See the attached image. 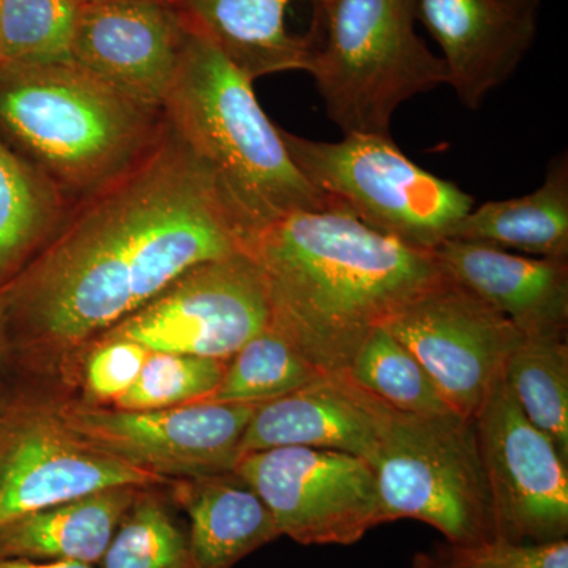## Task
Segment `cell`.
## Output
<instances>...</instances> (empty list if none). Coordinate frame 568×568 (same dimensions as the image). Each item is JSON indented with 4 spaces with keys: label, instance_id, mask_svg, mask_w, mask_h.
Listing matches in <instances>:
<instances>
[{
    "label": "cell",
    "instance_id": "obj_23",
    "mask_svg": "<svg viewBox=\"0 0 568 568\" xmlns=\"http://www.w3.org/2000/svg\"><path fill=\"white\" fill-rule=\"evenodd\" d=\"M504 379L525 416L568 463L567 338L523 335L504 365Z\"/></svg>",
    "mask_w": 568,
    "mask_h": 568
},
{
    "label": "cell",
    "instance_id": "obj_1",
    "mask_svg": "<svg viewBox=\"0 0 568 568\" xmlns=\"http://www.w3.org/2000/svg\"><path fill=\"white\" fill-rule=\"evenodd\" d=\"M166 121V119H164ZM245 252L211 171L166 122L144 159L73 204L58 233L3 287L13 376L73 387L82 353L183 272Z\"/></svg>",
    "mask_w": 568,
    "mask_h": 568
},
{
    "label": "cell",
    "instance_id": "obj_30",
    "mask_svg": "<svg viewBox=\"0 0 568 568\" xmlns=\"http://www.w3.org/2000/svg\"><path fill=\"white\" fill-rule=\"evenodd\" d=\"M151 351L130 339H100L82 353L73 387L81 388L78 402L112 406L140 376Z\"/></svg>",
    "mask_w": 568,
    "mask_h": 568
},
{
    "label": "cell",
    "instance_id": "obj_5",
    "mask_svg": "<svg viewBox=\"0 0 568 568\" xmlns=\"http://www.w3.org/2000/svg\"><path fill=\"white\" fill-rule=\"evenodd\" d=\"M306 71L343 133L390 136L396 110L446 84L416 32V0H316Z\"/></svg>",
    "mask_w": 568,
    "mask_h": 568
},
{
    "label": "cell",
    "instance_id": "obj_32",
    "mask_svg": "<svg viewBox=\"0 0 568 568\" xmlns=\"http://www.w3.org/2000/svg\"><path fill=\"white\" fill-rule=\"evenodd\" d=\"M0 568H97L91 564L74 560H36L22 558H0Z\"/></svg>",
    "mask_w": 568,
    "mask_h": 568
},
{
    "label": "cell",
    "instance_id": "obj_3",
    "mask_svg": "<svg viewBox=\"0 0 568 568\" xmlns=\"http://www.w3.org/2000/svg\"><path fill=\"white\" fill-rule=\"evenodd\" d=\"M162 111L211 171L245 248L291 213L343 209L295 166L280 126L254 95L253 81L190 29Z\"/></svg>",
    "mask_w": 568,
    "mask_h": 568
},
{
    "label": "cell",
    "instance_id": "obj_26",
    "mask_svg": "<svg viewBox=\"0 0 568 568\" xmlns=\"http://www.w3.org/2000/svg\"><path fill=\"white\" fill-rule=\"evenodd\" d=\"M346 369L358 386L396 410L454 413L420 362L386 325L372 332Z\"/></svg>",
    "mask_w": 568,
    "mask_h": 568
},
{
    "label": "cell",
    "instance_id": "obj_27",
    "mask_svg": "<svg viewBox=\"0 0 568 568\" xmlns=\"http://www.w3.org/2000/svg\"><path fill=\"white\" fill-rule=\"evenodd\" d=\"M81 0H0V71L69 62Z\"/></svg>",
    "mask_w": 568,
    "mask_h": 568
},
{
    "label": "cell",
    "instance_id": "obj_31",
    "mask_svg": "<svg viewBox=\"0 0 568 568\" xmlns=\"http://www.w3.org/2000/svg\"><path fill=\"white\" fill-rule=\"evenodd\" d=\"M18 386L13 375L0 372V443L9 426L11 410L17 402Z\"/></svg>",
    "mask_w": 568,
    "mask_h": 568
},
{
    "label": "cell",
    "instance_id": "obj_2",
    "mask_svg": "<svg viewBox=\"0 0 568 568\" xmlns=\"http://www.w3.org/2000/svg\"><path fill=\"white\" fill-rule=\"evenodd\" d=\"M245 252L263 272L268 327L321 373L346 369L373 331L447 278L432 252L345 209L291 213Z\"/></svg>",
    "mask_w": 568,
    "mask_h": 568
},
{
    "label": "cell",
    "instance_id": "obj_20",
    "mask_svg": "<svg viewBox=\"0 0 568 568\" xmlns=\"http://www.w3.org/2000/svg\"><path fill=\"white\" fill-rule=\"evenodd\" d=\"M141 488L103 489L11 519L0 526V558L97 566Z\"/></svg>",
    "mask_w": 568,
    "mask_h": 568
},
{
    "label": "cell",
    "instance_id": "obj_24",
    "mask_svg": "<svg viewBox=\"0 0 568 568\" xmlns=\"http://www.w3.org/2000/svg\"><path fill=\"white\" fill-rule=\"evenodd\" d=\"M168 485L138 491L97 568H200Z\"/></svg>",
    "mask_w": 568,
    "mask_h": 568
},
{
    "label": "cell",
    "instance_id": "obj_21",
    "mask_svg": "<svg viewBox=\"0 0 568 568\" xmlns=\"http://www.w3.org/2000/svg\"><path fill=\"white\" fill-rule=\"evenodd\" d=\"M448 239L568 261L567 152L548 163L544 183L532 193L470 209Z\"/></svg>",
    "mask_w": 568,
    "mask_h": 568
},
{
    "label": "cell",
    "instance_id": "obj_8",
    "mask_svg": "<svg viewBox=\"0 0 568 568\" xmlns=\"http://www.w3.org/2000/svg\"><path fill=\"white\" fill-rule=\"evenodd\" d=\"M40 395L51 417L74 439L170 481L233 473L257 407L197 403L132 410Z\"/></svg>",
    "mask_w": 568,
    "mask_h": 568
},
{
    "label": "cell",
    "instance_id": "obj_19",
    "mask_svg": "<svg viewBox=\"0 0 568 568\" xmlns=\"http://www.w3.org/2000/svg\"><path fill=\"white\" fill-rule=\"evenodd\" d=\"M293 0H174L190 31L212 41L254 82L282 71L305 70L308 37L286 29Z\"/></svg>",
    "mask_w": 568,
    "mask_h": 568
},
{
    "label": "cell",
    "instance_id": "obj_13",
    "mask_svg": "<svg viewBox=\"0 0 568 568\" xmlns=\"http://www.w3.org/2000/svg\"><path fill=\"white\" fill-rule=\"evenodd\" d=\"M17 386L0 443V526L103 489L171 484L84 446L51 417L40 394Z\"/></svg>",
    "mask_w": 568,
    "mask_h": 568
},
{
    "label": "cell",
    "instance_id": "obj_6",
    "mask_svg": "<svg viewBox=\"0 0 568 568\" xmlns=\"http://www.w3.org/2000/svg\"><path fill=\"white\" fill-rule=\"evenodd\" d=\"M373 467L383 525L417 519L450 544L497 538L474 418L394 409Z\"/></svg>",
    "mask_w": 568,
    "mask_h": 568
},
{
    "label": "cell",
    "instance_id": "obj_18",
    "mask_svg": "<svg viewBox=\"0 0 568 568\" xmlns=\"http://www.w3.org/2000/svg\"><path fill=\"white\" fill-rule=\"evenodd\" d=\"M186 515L190 547L200 568H234L282 537L274 515L237 474L173 480L166 487Z\"/></svg>",
    "mask_w": 568,
    "mask_h": 568
},
{
    "label": "cell",
    "instance_id": "obj_22",
    "mask_svg": "<svg viewBox=\"0 0 568 568\" xmlns=\"http://www.w3.org/2000/svg\"><path fill=\"white\" fill-rule=\"evenodd\" d=\"M70 207L61 190L0 138V290L36 260Z\"/></svg>",
    "mask_w": 568,
    "mask_h": 568
},
{
    "label": "cell",
    "instance_id": "obj_33",
    "mask_svg": "<svg viewBox=\"0 0 568 568\" xmlns=\"http://www.w3.org/2000/svg\"><path fill=\"white\" fill-rule=\"evenodd\" d=\"M13 369V355H11L9 339V324H7V304L3 287L0 290V372L10 373Z\"/></svg>",
    "mask_w": 568,
    "mask_h": 568
},
{
    "label": "cell",
    "instance_id": "obj_12",
    "mask_svg": "<svg viewBox=\"0 0 568 568\" xmlns=\"http://www.w3.org/2000/svg\"><path fill=\"white\" fill-rule=\"evenodd\" d=\"M458 416L474 418L523 334L487 302L447 278L386 324Z\"/></svg>",
    "mask_w": 568,
    "mask_h": 568
},
{
    "label": "cell",
    "instance_id": "obj_34",
    "mask_svg": "<svg viewBox=\"0 0 568 568\" xmlns=\"http://www.w3.org/2000/svg\"><path fill=\"white\" fill-rule=\"evenodd\" d=\"M82 3L89 2H106V0H81ZM159 2H174V0H159Z\"/></svg>",
    "mask_w": 568,
    "mask_h": 568
},
{
    "label": "cell",
    "instance_id": "obj_11",
    "mask_svg": "<svg viewBox=\"0 0 568 568\" xmlns=\"http://www.w3.org/2000/svg\"><path fill=\"white\" fill-rule=\"evenodd\" d=\"M497 537L552 544L568 536V463L523 413L504 369L474 416Z\"/></svg>",
    "mask_w": 568,
    "mask_h": 568
},
{
    "label": "cell",
    "instance_id": "obj_4",
    "mask_svg": "<svg viewBox=\"0 0 568 568\" xmlns=\"http://www.w3.org/2000/svg\"><path fill=\"white\" fill-rule=\"evenodd\" d=\"M164 125L162 108L123 95L71 61L0 71V138L70 205L144 159Z\"/></svg>",
    "mask_w": 568,
    "mask_h": 568
},
{
    "label": "cell",
    "instance_id": "obj_29",
    "mask_svg": "<svg viewBox=\"0 0 568 568\" xmlns=\"http://www.w3.org/2000/svg\"><path fill=\"white\" fill-rule=\"evenodd\" d=\"M414 568H568V540L515 544L493 538L478 544L436 545L414 558Z\"/></svg>",
    "mask_w": 568,
    "mask_h": 568
},
{
    "label": "cell",
    "instance_id": "obj_10",
    "mask_svg": "<svg viewBox=\"0 0 568 568\" xmlns=\"http://www.w3.org/2000/svg\"><path fill=\"white\" fill-rule=\"evenodd\" d=\"M234 473L264 500L282 536L306 547H347L383 525L375 467L364 458L274 447L242 455Z\"/></svg>",
    "mask_w": 568,
    "mask_h": 568
},
{
    "label": "cell",
    "instance_id": "obj_7",
    "mask_svg": "<svg viewBox=\"0 0 568 568\" xmlns=\"http://www.w3.org/2000/svg\"><path fill=\"white\" fill-rule=\"evenodd\" d=\"M280 133L306 181L403 244L432 252L474 207L470 194L407 159L392 136L345 133L325 142Z\"/></svg>",
    "mask_w": 568,
    "mask_h": 568
},
{
    "label": "cell",
    "instance_id": "obj_9",
    "mask_svg": "<svg viewBox=\"0 0 568 568\" xmlns=\"http://www.w3.org/2000/svg\"><path fill=\"white\" fill-rule=\"evenodd\" d=\"M268 321L263 272L248 253L237 252L183 272L97 342L130 339L149 351L230 361Z\"/></svg>",
    "mask_w": 568,
    "mask_h": 568
},
{
    "label": "cell",
    "instance_id": "obj_17",
    "mask_svg": "<svg viewBox=\"0 0 568 568\" xmlns=\"http://www.w3.org/2000/svg\"><path fill=\"white\" fill-rule=\"evenodd\" d=\"M432 253L448 278L503 313L523 335L567 338L568 261L457 239Z\"/></svg>",
    "mask_w": 568,
    "mask_h": 568
},
{
    "label": "cell",
    "instance_id": "obj_15",
    "mask_svg": "<svg viewBox=\"0 0 568 568\" xmlns=\"http://www.w3.org/2000/svg\"><path fill=\"white\" fill-rule=\"evenodd\" d=\"M544 0H416V18L443 51L446 84L476 111L506 84L536 41Z\"/></svg>",
    "mask_w": 568,
    "mask_h": 568
},
{
    "label": "cell",
    "instance_id": "obj_16",
    "mask_svg": "<svg viewBox=\"0 0 568 568\" xmlns=\"http://www.w3.org/2000/svg\"><path fill=\"white\" fill-rule=\"evenodd\" d=\"M394 407L358 386L347 369L325 373L293 394L257 405L242 455L274 447L343 452L375 465Z\"/></svg>",
    "mask_w": 568,
    "mask_h": 568
},
{
    "label": "cell",
    "instance_id": "obj_25",
    "mask_svg": "<svg viewBox=\"0 0 568 568\" xmlns=\"http://www.w3.org/2000/svg\"><path fill=\"white\" fill-rule=\"evenodd\" d=\"M323 375L267 325L230 358L219 387L203 403L263 405Z\"/></svg>",
    "mask_w": 568,
    "mask_h": 568
},
{
    "label": "cell",
    "instance_id": "obj_14",
    "mask_svg": "<svg viewBox=\"0 0 568 568\" xmlns=\"http://www.w3.org/2000/svg\"><path fill=\"white\" fill-rule=\"evenodd\" d=\"M189 40L173 3L106 0L82 3L71 39V62L112 89L162 108Z\"/></svg>",
    "mask_w": 568,
    "mask_h": 568
},
{
    "label": "cell",
    "instance_id": "obj_28",
    "mask_svg": "<svg viewBox=\"0 0 568 568\" xmlns=\"http://www.w3.org/2000/svg\"><path fill=\"white\" fill-rule=\"evenodd\" d=\"M230 361L151 351L138 379L114 403L119 409L149 410L197 405L219 387Z\"/></svg>",
    "mask_w": 568,
    "mask_h": 568
}]
</instances>
